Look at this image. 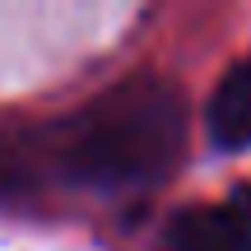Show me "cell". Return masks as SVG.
Returning <instances> with one entry per match:
<instances>
[{
  "instance_id": "6da1fadb",
  "label": "cell",
  "mask_w": 251,
  "mask_h": 251,
  "mask_svg": "<svg viewBox=\"0 0 251 251\" xmlns=\"http://www.w3.org/2000/svg\"><path fill=\"white\" fill-rule=\"evenodd\" d=\"M186 102L158 75H130L42 135V158L98 196L149 191L181 163Z\"/></svg>"
},
{
  "instance_id": "7a4b0ae2",
  "label": "cell",
  "mask_w": 251,
  "mask_h": 251,
  "mask_svg": "<svg viewBox=\"0 0 251 251\" xmlns=\"http://www.w3.org/2000/svg\"><path fill=\"white\" fill-rule=\"evenodd\" d=\"M168 251H251V181L214 205L177 209L168 224Z\"/></svg>"
},
{
  "instance_id": "3957f363",
  "label": "cell",
  "mask_w": 251,
  "mask_h": 251,
  "mask_svg": "<svg viewBox=\"0 0 251 251\" xmlns=\"http://www.w3.org/2000/svg\"><path fill=\"white\" fill-rule=\"evenodd\" d=\"M205 130L214 140V149H251V56L233 61L224 70V79L214 84L205 107Z\"/></svg>"
}]
</instances>
